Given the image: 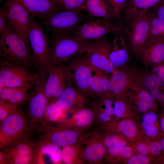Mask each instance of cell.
Here are the masks:
<instances>
[{"label": "cell", "instance_id": "1", "mask_svg": "<svg viewBox=\"0 0 164 164\" xmlns=\"http://www.w3.org/2000/svg\"><path fill=\"white\" fill-rule=\"evenodd\" d=\"M96 41L83 40L72 35L53 34L48 65L66 62L77 55L85 53Z\"/></svg>", "mask_w": 164, "mask_h": 164}, {"label": "cell", "instance_id": "2", "mask_svg": "<svg viewBox=\"0 0 164 164\" xmlns=\"http://www.w3.org/2000/svg\"><path fill=\"white\" fill-rule=\"evenodd\" d=\"M0 39L1 57L8 61L22 64L31 69V49L14 31L8 21Z\"/></svg>", "mask_w": 164, "mask_h": 164}, {"label": "cell", "instance_id": "3", "mask_svg": "<svg viewBox=\"0 0 164 164\" xmlns=\"http://www.w3.org/2000/svg\"><path fill=\"white\" fill-rule=\"evenodd\" d=\"M28 38L32 51L31 62L36 73L45 70L48 64L50 41L40 25L31 15Z\"/></svg>", "mask_w": 164, "mask_h": 164}, {"label": "cell", "instance_id": "4", "mask_svg": "<svg viewBox=\"0 0 164 164\" xmlns=\"http://www.w3.org/2000/svg\"><path fill=\"white\" fill-rule=\"evenodd\" d=\"M86 19L76 29L73 36L80 39L97 40L108 33L123 29L114 18L92 17Z\"/></svg>", "mask_w": 164, "mask_h": 164}, {"label": "cell", "instance_id": "5", "mask_svg": "<svg viewBox=\"0 0 164 164\" xmlns=\"http://www.w3.org/2000/svg\"><path fill=\"white\" fill-rule=\"evenodd\" d=\"M28 122L19 109L0 123V143L3 147H11L23 140L28 130Z\"/></svg>", "mask_w": 164, "mask_h": 164}, {"label": "cell", "instance_id": "6", "mask_svg": "<svg viewBox=\"0 0 164 164\" xmlns=\"http://www.w3.org/2000/svg\"><path fill=\"white\" fill-rule=\"evenodd\" d=\"M150 19L148 10H145L136 13L129 20L125 37L128 47L136 54L148 39Z\"/></svg>", "mask_w": 164, "mask_h": 164}, {"label": "cell", "instance_id": "7", "mask_svg": "<svg viewBox=\"0 0 164 164\" xmlns=\"http://www.w3.org/2000/svg\"><path fill=\"white\" fill-rule=\"evenodd\" d=\"M36 73L37 78L27 100V112L32 122L38 121L43 118L49 104L45 91L48 76L46 68L41 72Z\"/></svg>", "mask_w": 164, "mask_h": 164}, {"label": "cell", "instance_id": "8", "mask_svg": "<svg viewBox=\"0 0 164 164\" xmlns=\"http://www.w3.org/2000/svg\"><path fill=\"white\" fill-rule=\"evenodd\" d=\"M37 73L31 69L19 63L0 58V80L5 87H18L34 82Z\"/></svg>", "mask_w": 164, "mask_h": 164}, {"label": "cell", "instance_id": "9", "mask_svg": "<svg viewBox=\"0 0 164 164\" xmlns=\"http://www.w3.org/2000/svg\"><path fill=\"white\" fill-rule=\"evenodd\" d=\"M142 81V77L135 70L122 67L115 70L110 77V95L120 98L129 90L135 91L143 87Z\"/></svg>", "mask_w": 164, "mask_h": 164}, {"label": "cell", "instance_id": "10", "mask_svg": "<svg viewBox=\"0 0 164 164\" xmlns=\"http://www.w3.org/2000/svg\"><path fill=\"white\" fill-rule=\"evenodd\" d=\"M66 63L70 72L69 81L86 96L91 97L90 83L92 67L85 53L77 55Z\"/></svg>", "mask_w": 164, "mask_h": 164}, {"label": "cell", "instance_id": "11", "mask_svg": "<svg viewBox=\"0 0 164 164\" xmlns=\"http://www.w3.org/2000/svg\"><path fill=\"white\" fill-rule=\"evenodd\" d=\"M86 19L81 12L63 10L44 20L46 27L53 34L73 35L77 27Z\"/></svg>", "mask_w": 164, "mask_h": 164}, {"label": "cell", "instance_id": "12", "mask_svg": "<svg viewBox=\"0 0 164 164\" xmlns=\"http://www.w3.org/2000/svg\"><path fill=\"white\" fill-rule=\"evenodd\" d=\"M4 5L8 12V21L12 28L31 49L28 38V33L31 24V15L17 0H6Z\"/></svg>", "mask_w": 164, "mask_h": 164}, {"label": "cell", "instance_id": "13", "mask_svg": "<svg viewBox=\"0 0 164 164\" xmlns=\"http://www.w3.org/2000/svg\"><path fill=\"white\" fill-rule=\"evenodd\" d=\"M48 76L45 86L49 104L55 101L70 80L69 71L66 62L48 65Z\"/></svg>", "mask_w": 164, "mask_h": 164}, {"label": "cell", "instance_id": "14", "mask_svg": "<svg viewBox=\"0 0 164 164\" xmlns=\"http://www.w3.org/2000/svg\"><path fill=\"white\" fill-rule=\"evenodd\" d=\"M111 49V44L107 39L104 37L96 41L85 53L93 68L106 75L114 72L115 69L109 59Z\"/></svg>", "mask_w": 164, "mask_h": 164}, {"label": "cell", "instance_id": "15", "mask_svg": "<svg viewBox=\"0 0 164 164\" xmlns=\"http://www.w3.org/2000/svg\"><path fill=\"white\" fill-rule=\"evenodd\" d=\"M7 148L0 153V162L4 159L8 163L28 164L35 160L36 145L29 140L23 139Z\"/></svg>", "mask_w": 164, "mask_h": 164}, {"label": "cell", "instance_id": "16", "mask_svg": "<svg viewBox=\"0 0 164 164\" xmlns=\"http://www.w3.org/2000/svg\"><path fill=\"white\" fill-rule=\"evenodd\" d=\"M88 97L69 81L55 102L59 108L66 111L74 112L85 107L89 101Z\"/></svg>", "mask_w": 164, "mask_h": 164}, {"label": "cell", "instance_id": "17", "mask_svg": "<svg viewBox=\"0 0 164 164\" xmlns=\"http://www.w3.org/2000/svg\"><path fill=\"white\" fill-rule=\"evenodd\" d=\"M85 143H81L79 158L82 162L86 161L91 163H99L107 152L101 136L99 134L93 135Z\"/></svg>", "mask_w": 164, "mask_h": 164}, {"label": "cell", "instance_id": "18", "mask_svg": "<svg viewBox=\"0 0 164 164\" xmlns=\"http://www.w3.org/2000/svg\"><path fill=\"white\" fill-rule=\"evenodd\" d=\"M136 55L148 65L162 63L164 61V39H148Z\"/></svg>", "mask_w": 164, "mask_h": 164}, {"label": "cell", "instance_id": "19", "mask_svg": "<svg viewBox=\"0 0 164 164\" xmlns=\"http://www.w3.org/2000/svg\"><path fill=\"white\" fill-rule=\"evenodd\" d=\"M33 16L43 20L55 13L64 10L58 0H17Z\"/></svg>", "mask_w": 164, "mask_h": 164}, {"label": "cell", "instance_id": "20", "mask_svg": "<svg viewBox=\"0 0 164 164\" xmlns=\"http://www.w3.org/2000/svg\"><path fill=\"white\" fill-rule=\"evenodd\" d=\"M83 131L68 124L52 130L46 138L48 141L62 148L79 142Z\"/></svg>", "mask_w": 164, "mask_h": 164}, {"label": "cell", "instance_id": "21", "mask_svg": "<svg viewBox=\"0 0 164 164\" xmlns=\"http://www.w3.org/2000/svg\"><path fill=\"white\" fill-rule=\"evenodd\" d=\"M123 30L120 29L114 32L113 41L111 44L109 59L115 70L121 68L129 58L126 39L125 36L123 34Z\"/></svg>", "mask_w": 164, "mask_h": 164}, {"label": "cell", "instance_id": "22", "mask_svg": "<svg viewBox=\"0 0 164 164\" xmlns=\"http://www.w3.org/2000/svg\"><path fill=\"white\" fill-rule=\"evenodd\" d=\"M109 79L110 77L101 71L94 72L90 83L91 97L101 99L110 94Z\"/></svg>", "mask_w": 164, "mask_h": 164}, {"label": "cell", "instance_id": "23", "mask_svg": "<svg viewBox=\"0 0 164 164\" xmlns=\"http://www.w3.org/2000/svg\"><path fill=\"white\" fill-rule=\"evenodd\" d=\"M73 112L68 125L81 130L91 126L96 119V113L93 109L84 107Z\"/></svg>", "mask_w": 164, "mask_h": 164}, {"label": "cell", "instance_id": "24", "mask_svg": "<svg viewBox=\"0 0 164 164\" xmlns=\"http://www.w3.org/2000/svg\"><path fill=\"white\" fill-rule=\"evenodd\" d=\"M85 10L91 16L114 19L108 0H87Z\"/></svg>", "mask_w": 164, "mask_h": 164}, {"label": "cell", "instance_id": "25", "mask_svg": "<svg viewBox=\"0 0 164 164\" xmlns=\"http://www.w3.org/2000/svg\"><path fill=\"white\" fill-rule=\"evenodd\" d=\"M163 0H130L124 12L126 19L129 20L136 13L155 7Z\"/></svg>", "mask_w": 164, "mask_h": 164}, {"label": "cell", "instance_id": "26", "mask_svg": "<svg viewBox=\"0 0 164 164\" xmlns=\"http://www.w3.org/2000/svg\"><path fill=\"white\" fill-rule=\"evenodd\" d=\"M39 147L38 155H44V157L47 158L50 162L53 163H59L62 160L61 149L57 145L48 141Z\"/></svg>", "mask_w": 164, "mask_h": 164}, {"label": "cell", "instance_id": "27", "mask_svg": "<svg viewBox=\"0 0 164 164\" xmlns=\"http://www.w3.org/2000/svg\"><path fill=\"white\" fill-rule=\"evenodd\" d=\"M81 144H76L62 148V160L66 164L83 163L79 158Z\"/></svg>", "mask_w": 164, "mask_h": 164}, {"label": "cell", "instance_id": "28", "mask_svg": "<svg viewBox=\"0 0 164 164\" xmlns=\"http://www.w3.org/2000/svg\"><path fill=\"white\" fill-rule=\"evenodd\" d=\"M143 88L142 87L135 91L136 108L141 113L145 112L151 109L154 101L149 92Z\"/></svg>", "mask_w": 164, "mask_h": 164}, {"label": "cell", "instance_id": "29", "mask_svg": "<svg viewBox=\"0 0 164 164\" xmlns=\"http://www.w3.org/2000/svg\"><path fill=\"white\" fill-rule=\"evenodd\" d=\"M164 39V20L152 13L150 14V29L147 39Z\"/></svg>", "mask_w": 164, "mask_h": 164}, {"label": "cell", "instance_id": "30", "mask_svg": "<svg viewBox=\"0 0 164 164\" xmlns=\"http://www.w3.org/2000/svg\"><path fill=\"white\" fill-rule=\"evenodd\" d=\"M157 116L153 112L145 114L142 118V125L145 134L151 137L156 136L159 133V128L157 124Z\"/></svg>", "mask_w": 164, "mask_h": 164}, {"label": "cell", "instance_id": "31", "mask_svg": "<svg viewBox=\"0 0 164 164\" xmlns=\"http://www.w3.org/2000/svg\"><path fill=\"white\" fill-rule=\"evenodd\" d=\"M35 81L17 87L12 98L7 102L18 106L23 104L28 100Z\"/></svg>", "mask_w": 164, "mask_h": 164}, {"label": "cell", "instance_id": "32", "mask_svg": "<svg viewBox=\"0 0 164 164\" xmlns=\"http://www.w3.org/2000/svg\"><path fill=\"white\" fill-rule=\"evenodd\" d=\"M116 129L121 134L128 138H132L136 135L137 128L135 123L129 120H124L119 122Z\"/></svg>", "mask_w": 164, "mask_h": 164}, {"label": "cell", "instance_id": "33", "mask_svg": "<svg viewBox=\"0 0 164 164\" xmlns=\"http://www.w3.org/2000/svg\"><path fill=\"white\" fill-rule=\"evenodd\" d=\"M66 111L59 108L54 101L48 104L44 115L49 121H56L62 118Z\"/></svg>", "mask_w": 164, "mask_h": 164}, {"label": "cell", "instance_id": "34", "mask_svg": "<svg viewBox=\"0 0 164 164\" xmlns=\"http://www.w3.org/2000/svg\"><path fill=\"white\" fill-rule=\"evenodd\" d=\"M87 0H58L64 10L81 12L85 10Z\"/></svg>", "mask_w": 164, "mask_h": 164}, {"label": "cell", "instance_id": "35", "mask_svg": "<svg viewBox=\"0 0 164 164\" xmlns=\"http://www.w3.org/2000/svg\"><path fill=\"white\" fill-rule=\"evenodd\" d=\"M143 88L151 90L155 88H164V83L155 74L147 75L142 78Z\"/></svg>", "mask_w": 164, "mask_h": 164}, {"label": "cell", "instance_id": "36", "mask_svg": "<svg viewBox=\"0 0 164 164\" xmlns=\"http://www.w3.org/2000/svg\"><path fill=\"white\" fill-rule=\"evenodd\" d=\"M114 19L119 21L128 4V0H108Z\"/></svg>", "mask_w": 164, "mask_h": 164}, {"label": "cell", "instance_id": "37", "mask_svg": "<svg viewBox=\"0 0 164 164\" xmlns=\"http://www.w3.org/2000/svg\"><path fill=\"white\" fill-rule=\"evenodd\" d=\"M107 152L111 157L128 159L132 155V151L131 147L126 145L108 148Z\"/></svg>", "mask_w": 164, "mask_h": 164}, {"label": "cell", "instance_id": "38", "mask_svg": "<svg viewBox=\"0 0 164 164\" xmlns=\"http://www.w3.org/2000/svg\"><path fill=\"white\" fill-rule=\"evenodd\" d=\"M18 109V106L5 101H0V123L16 112Z\"/></svg>", "mask_w": 164, "mask_h": 164}, {"label": "cell", "instance_id": "39", "mask_svg": "<svg viewBox=\"0 0 164 164\" xmlns=\"http://www.w3.org/2000/svg\"><path fill=\"white\" fill-rule=\"evenodd\" d=\"M102 138L104 144L107 148L127 145V143L125 140L115 135H108Z\"/></svg>", "mask_w": 164, "mask_h": 164}, {"label": "cell", "instance_id": "40", "mask_svg": "<svg viewBox=\"0 0 164 164\" xmlns=\"http://www.w3.org/2000/svg\"><path fill=\"white\" fill-rule=\"evenodd\" d=\"M114 115L119 118H123L128 109V107L125 102L121 99H116L114 102Z\"/></svg>", "mask_w": 164, "mask_h": 164}, {"label": "cell", "instance_id": "41", "mask_svg": "<svg viewBox=\"0 0 164 164\" xmlns=\"http://www.w3.org/2000/svg\"><path fill=\"white\" fill-rule=\"evenodd\" d=\"M150 161L149 157L140 153L132 155L127 161L128 164H147Z\"/></svg>", "mask_w": 164, "mask_h": 164}, {"label": "cell", "instance_id": "42", "mask_svg": "<svg viewBox=\"0 0 164 164\" xmlns=\"http://www.w3.org/2000/svg\"><path fill=\"white\" fill-rule=\"evenodd\" d=\"M9 19V13L5 5L0 9V33L1 34L6 29Z\"/></svg>", "mask_w": 164, "mask_h": 164}, {"label": "cell", "instance_id": "43", "mask_svg": "<svg viewBox=\"0 0 164 164\" xmlns=\"http://www.w3.org/2000/svg\"><path fill=\"white\" fill-rule=\"evenodd\" d=\"M164 88H155L150 90V96L155 101H156L164 105Z\"/></svg>", "mask_w": 164, "mask_h": 164}, {"label": "cell", "instance_id": "44", "mask_svg": "<svg viewBox=\"0 0 164 164\" xmlns=\"http://www.w3.org/2000/svg\"><path fill=\"white\" fill-rule=\"evenodd\" d=\"M17 87H5L0 91V101H9L12 98Z\"/></svg>", "mask_w": 164, "mask_h": 164}, {"label": "cell", "instance_id": "45", "mask_svg": "<svg viewBox=\"0 0 164 164\" xmlns=\"http://www.w3.org/2000/svg\"><path fill=\"white\" fill-rule=\"evenodd\" d=\"M149 152L154 155H159L162 151L160 142L155 141L149 146Z\"/></svg>", "mask_w": 164, "mask_h": 164}, {"label": "cell", "instance_id": "46", "mask_svg": "<svg viewBox=\"0 0 164 164\" xmlns=\"http://www.w3.org/2000/svg\"><path fill=\"white\" fill-rule=\"evenodd\" d=\"M153 12L159 18L164 20V0L155 6Z\"/></svg>", "mask_w": 164, "mask_h": 164}, {"label": "cell", "instance_id": "47", "mask_svg": "<svg viewBox=\"0 0 164 164\" xmlns=\"http://www.w3.org/2000/svg\"><path fill=\"white\" fill-rule=\"evenodd\" d=\"M153 70L158 77L164 83V65L162 63L154 66Z\"/></svg>", "mask_w": 164, "mask_h": 164}, {"label": "cell", "instance_id": "48", "mask_svg": "<svg viewBox=\"0 0 164 164\" xmlns=\"http://www.w3.org/2000/svg\"><path fill=\"white\" fill-rule=\"evenodd\" d=\"M137 149L139 153L145 155H147L150 152L149 146L143 143H138Z\"/></svg>", "mask_w": 164, "mask_h": 164}, {"label": "cell", "instance_id": "49", "mask_svg": "<svg viewBox=\"0 0 164 164\" xmlns=\"http://www.w3.org/2000/svg\"><path fill=\"white\" fill-rule=\"evenodd\" d=\"M159 124L161 131L164 132V116L161 118Z\"/></svg>", "mask_w": 164, "mask_h": 164}, {"label": "cell", "instance_id": "50", "mask_svg": "<svg viewBox=\"0 0 164 164\" xmlns=\"http://www.w3.org/2000/svg\"><path fill=\"white\" fill-rule=\"evenodd\" d=\"M160 142L162 150L164 152V137L161 139Z\"/></svg>", "mask_w": 164, "mask_h": 164}, {"label": "cell", "instance_id": "51", "mask_svg": "<svg viewBox=\"0 0 164 164\" xmlns=\"http://www.w3.org/2000/svg\"><path fill=\"white\" fill-rule=\"evenodd\" d=\"M162 63L164 65V61Z\"/></svg>", "mask_w": 164, "mask_h": 164}, {"label": "cell", "instance_id": "52", "mask_svg": "<svg viewBox=\"0 0 164 164\" xmlns=\"http://www.w3.org/2000/svg\"><path fill=\"white\" fill-rule=\"evenodd\" d=\"M129 0H128V1H129Z\"/></svg>", "mask_w": 164, "mask_h": 164}]
</instances>
